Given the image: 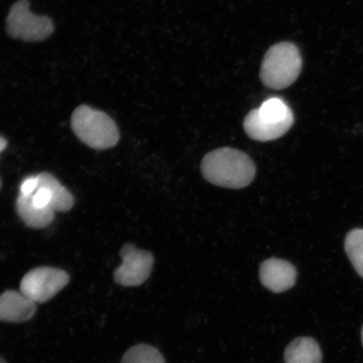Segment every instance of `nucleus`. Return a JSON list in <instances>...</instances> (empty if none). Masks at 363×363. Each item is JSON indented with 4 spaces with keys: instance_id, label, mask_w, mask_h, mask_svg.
<instances>
[{
    "instance_id": "2",
    "label": "nucleus",
    "mask_w": 363,
    "mask_h": 363,
    "mask_svg": "<svg viewBox=\"0 0 363 363\" xmlns=\"http://www.w3.org/2000/svg\"><path fill=\"white\" fill-rule=\"evenodd\" d=\"M294 113L282 99L271 98L252 110L244 120L249 138L258 142H269L287 133L294 124Z\"/></svg>"
},
{
    "instance_id": "18",
    "label": "nucleus",
    "mask_w": 363,
    "mask_h": 363,
    "mask_svg": "<svg viewBox=\"0 0 363 363\" xmlns=\"http://www.w3.org/2000/svg\"><path fill=\"white\" fill-rule=\"evenodd\" d=\"M0 363H6V362L4 361L2 357H0Z\"/></svg>"
},
{
    "instance_id": "7",
    "label": "nucleus",
    "mask_w": 363,
    "mask_h": 363,
    "mask_svg": "<svg viewBox=\"0 0 363 363\" xmlns=\"http://www.w3.org/2000/svg\"><path fill=\"white\" fill-rule=\"evenodd\" d=\"M121 265L113 272L116 283L125 287H136L146 282L152 271V254L127 243L121 249Z\"/></svg>"
},
{
    "instance_id": "16",
    "label": "nucleus",
    "mask_w": 363,
    "mask_h": 363,
    "mask_svg": "<svg viewBox=\"0 0 363 363\" xmlns=\"http://www.w3.org/2000/svg\"><path fill=\"white\" fill-rule=\"evenodd\" d=\"M38 189V176L29 177L22 182L21 184L20 194L23 195H33Z\"/></svg>"
},
{
    "instance_id": "19",
    "label": "nucleus",
    "mask_w": 363,
    "mask_h": 363,
    "mask_svg": "<svg viewBox=\"0 0 363 363\" xmlns=\"http://www.w3.org/2000/svg\"><path fill=\"white\" fill-rule=\"evenodd\" d=\"M362 345H363V326H362Z\"/></svg>"
},
{
    "instance_id": "6",
    "label": "nucleus",
    "mask_w": 363,
    "mask_h": 363,
    "mask_svg": "<svg viewBox=\"0 0 363 363\" xmlns=\"http://www.w3.org/2000/svg\"><path fill=\"white\" fill-rule=\"evenodd\" d=\"M65 271L50 267H36L23 277L21 292L34 303H45L52 298L69 283Z\"/></svg>"
},
{
    "instance_id": "20",
    "label": "nucleus",
    "mask_w": 363,
    "mask_h": 363,
    "mask_svg": "<svg viewBox=\"0 0 363 363\" xmlns=\"http://www.w3.org/2000/svg\"><path fill=\"white\" fill-rule=\"evenodd\" d=\"M0 188H1V180H0Z\"/></svg>"
},
{
    "instance_id": "13",
    "label": "nucleus",
    "mask_w": 363,
    "mask_h": 363,
    "mask_svg": "<svg viewBox=\"0 0 363 363\" xmlns=\"http://www.w3.org/2000/svg\"><path fill=\"white\" fill-rule=\"evenodd\" d=\"M345 248L354 269L363 279V229H354L347 234Z\"/></svg>"
},
{
    "instance_id": "15",
    "label": "nucleus",
    "mask_w": 363,
    "mask_h": 363,
    "mask_svg": "<svg viewBox=\"0 0 363 363\" xmlns=\"http://www.w3.org/2000/svg\"><path fill=\"white\" fill-rule=\"evenodd\" d=\"M33 201L36 207H48L52 201L51 194H50L48 189L39 188L33 194Z\"/></svg>"
},
{
    "instance_id": "11",
    "label": "nucleus",
    "mask_w": 363,
    "mask_h": 363,
    "mask_svg": "<svg viewBox=\"0 0 363 363\" xmlns=\"http://www.w3.org/2000/svg\"><path fill=\"white\" fill-rule=\"evenodd\" d=\"M285 363H321L319 344L311 337H298L289 343L284 352Z\"/></svg>"
},
{
    "instance_id": "3",
    "label": "nucleus",
    "mask_w": 363,
    "mask_h": 363,
    "mask_svg": "<svg viewBox=\"0 0 363 363\" xmlns=\"http://www.w3.org/2000/svg\"><path fill=\"white\" fill-rule=\"evenodd\" d=\"M71 125L77 138L91 148H111L120 140V131L115 121L106 113L88 106L76 108L72 113Z\"/></svg>"
},
{
    "instance_id": "1",
    "label": "nucleus",
    "mask_w": 363,
    "mask_h": 363,
    "mask_svg": "<svg viewBox=\"0 0 363 363\" xmlns=\"http://www.w3.org/2000/svg\"><path fill=\"white\" fill-rule=\"evenodd\" d=\"M201 172L203 178L213 184L242 189L255 178L256 167L246 153L224 147L216 149L203 157Z\"/></svg>"
},
{
    "instance_id": "9",
    "label": "nucleus",
    "mask_w": 363,
    "mask_h": 363,
    "mask_svg": "<svg viewBox=\"0 0 363 363\" xmlns=\"http://www.w3.org/2000/svg\"><path fill=\"white\" fill-rule=\"evenodd\" d=\"M35 303L25 296L21 292L7 290L0 294V321H28L35 315Z\"/></svg>"
},
{
    "instance_id": "4",
    "label": "nucleus",
    "mask_w": 363,
    "mask_h": 363,
    "mask_svg": "<svg viewBox=\"0 0 363 363\" xmlns=\"http://www.w3.org/2000/svg\"><path fill=\"white\" fill-rule=\"evenodd\" d=\"M302 69V57L296 45L280 43L272 45L263 58L260 72L262 84L279 90L296 81Z\"/></svg>"
},
{
    "instance_id": "14",
    "label": "nucleus",
    "mask_w": 363,
    "mask_h": 363,
    "mask_svg": "<svg viewBox=\"0 0 363 363\" xmlns=\"http://www.w3.org/2000/svg\"><path fill=\"white\" fill-rule=\"evenodd\" d=\"M121 363H165L157 348L147 344H138L125 353Z\"/></svg>"
},
{
    "instance_id": "10",
    "label": "nucleus",
    "mask_w": 363,
    "mask_h": 363,
    "mask_svg": "<svg viewBox=\"0 0 363 363\" xmlns=\"http://www.w3.org/2000/svg\"><path fill=\"white\" fill-rule=\"evenodd\" d=\"M33 195L21 194L16 201V211L21 219L30 228L42 229L52 223L55 211L51 206L38 208L33 201Z\"/></svg>"
},
{
    "instance_id": "5",
    "label": "nucleus",
    "mask_w": 363,
    "mask_h": 363,
    "mask_svg": "<svg viewBox=\"0 0 363 363\" xmlns=\"http://www.w3.org/2000/svg\"><path fill=\"white\" fill-rule=\"evenodd\" d=\"M6 24L11 38L26 42H40L48 38L54 30L49 17L36 16L30 11L29 0H18L13 4Z\"/></svg>"
},
{
    "instance_id": "12",
    "label": "nucleus",
    "mask_w": 363,
    "mask_h": 363,
    "mask_svg": "<svg viewBox=\"0 0 363 363\" xmlns=\"http://www.w3.org/2000/svg\"><path fill=\"white\" fill-rule=\"evenodd\" d=\"M38 189L44 188L51 194L52 201L50 206L54 211L67 212L71 210L74 203V196L55 177L48 172H42L38 175Z\"/></svg>"
},
{
    "instance_id": "8",
    "label": "nucleus",
    "mask_w": 363,
    "mask_h": 363,
    "mask_svg": "<svg viewBox=\"0 0 363 363\" xmlns=\"http://www.w3.org/2000/svg\"><path fill=\"white\" fill-rule=\"evenodd\" d=\"M296 279V269L287 261L270 258L261 264V282L272 292L279 294L287 291L294 287Z\"/></svg>"
},
{
    "instance_id": "17",
    "label": "nucleus",
    "mask_w": 363,
    "mask_h": 363,
    "mask_svg": "<svg viewBox=\"0 0 363 363\" xmlns=\"http://www.w3.org/2000/svg\"><path fill=\"white\" fill-rule=\"evenodd\" d=\"M7 145V140L3 138V136L0 135V153H1L6 148Z\"/></svg>"
}]
</instances>
